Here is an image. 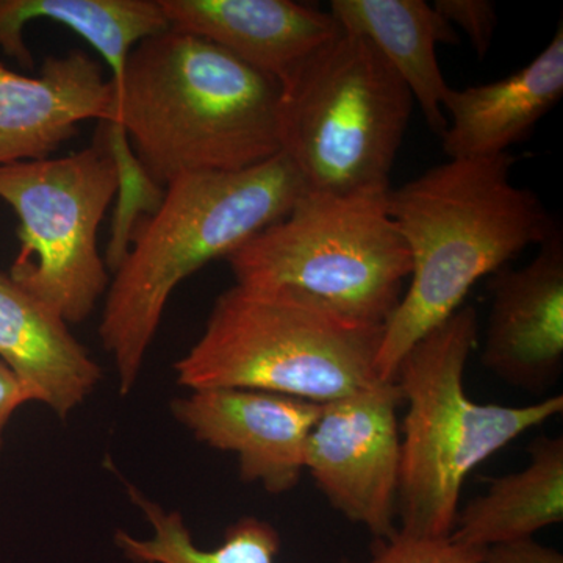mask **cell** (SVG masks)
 I'll return each mask as SVG.
<instances>
[{
	"instance_id": "2e32d148",
	"label": "cell",
	"mask_w": 563,
	"mask_h": 563,
	"mask_svg": "<svg viewBox=\"0 0 563 563\" xmlns=\"http://www.w3.org/2000/svg\"><path fill=\"white\" fill-rule=\"evenodd\" d=\"M331 16L342 31L368 40L398 73L429 128L446 131L443 103L448 87L439 60V44H457V31L424 0H332Z\"/></svg>"
},
{
	"instance_id": "e0dca14e",
	"label": "cell",
	"mask_w": 563,
	"mask_h": 563,
	"mask_svg": "<svg viewBox=\"0 0 563 563\" xmlns=\"http://www.w3.org/2000/svg\"><path fill=\"white\" fill-rule=\"evenodd\" d=\"M528 453L521 472L492 479L484 495L459 510L451 539L485 551L562 523L563 437H539Z\"/></svg>"
},
{
	"instance_id": "7c38bea8",
	"label": "cell",
	"mask_w": 563,
	"mask_h": 563,
	"mask_svg": "<svg viewBox=\"0 0 563 563\" xmlns=\"http://www.w3.org/2000/svg\"><path fill=\"white\" fill-rule=\"evenodd\" d=\"M101 63L84 51L49 55L38 76L0 63V166L44 161L81 122L117 121V91Z\"/></svg>"
},
{
	"instance_id": "6da1fadb",
	"label": "cell",
	"mask_w": 563,
	"mask_h": 563,
	"mask_svg": "<svg viewBox=\"0 0 563 563\" xmlns=\"http://www.w3.org/2000/svg\"><path fill=\"white\" fill-rule=\"evenodd\" d=\"M114 91L111 125L157 187L282 154L284 85L199 36L169 27L141 41Z\"/></svg>"
},
{
	"instance_id": "ffe728a7",
	"label": "cell",
	"mask_w": 563,
	"mask_h": 563,
	"mask_svg": "<svg viewBox=\"0 0 563 563\" xmlns=\"http://www.w3.org/2000/svg\"><path fill=\"white\" fill-rule=\"evenodd\" d=\"M484 551L463 547L450 537H417L396 531L376 540L372 563H483Z\"/></svg>"
},
{
	"instance_id": "d6986e66",
	"label": "cell",
	"mask_w": 563,
	"mask_h": 563,
	"mask_svg": "<svg viewBox=\"0 0 563 563\" xmlns=\"http://www.w3.org/2000/svg\"><path fill=\"white\" fill-rule=\"evenodd\" d=\"M132 501L146 515L154 537L140 540L118 531L114 542L136 563H274L280 551V536L268 521L242 517L229 526L224 540L214 550L196 547L184 517L163 509L157 503L129 487Z\"/></svg>"
},
{
	"instance_id": "8fae6325",
	"label": "cell",
	"mask_w": 563,
	"mask_h": 563,
	"mask_svg": "<svg viewBox=\"0 0 563 563\" xmlns=\"http://www.w3.org/2000/svg\"><path fill=\"white\" fill-rule=\"evenodd\" d=\"M492 306L481 362L510 387L550 390L563 369V235L555 229L523 268L490 280Z\"/></svg>"
},
{
	"instance_id": "52a82bcc",
	"label": "cell",
	"mask_w": 563,
	"mask_h": 563,
	"mask_svg": "<svg viewBox=\"0 0 563 563\" xmlns=\"http://www.w3.org/2000/svg\"><path fill=\"white\" fill-rule=\"evenodd\" d=\"M387 195L303 192L287 217L225 258L235 284L292 288L344 317L384 328L412 272Z\"/></svg>"
},
{
	"instance_id": "9a60e30c",
	"label": "cell",
	"mask_w": 563,
	"mask_h": 563,
	"mask_svg": "<svg viewBox=\"0 0 563 563\" xmlns=\"http://www.w3.org/2000/svg\"><path fill=\"white\" fill-rule=\"evenodd\" d=\"M563 95V27L525 68L490 84L454 90L444 98L450 113L442 135L450 161L506 154L523 141Z\"/></svg>"
},
{
	"instance_id": "7a4b0ae2",
	"label": "cell",
	"mask_w": 563,
	"mask_h": 563,
	"mask_svg": "<svg viewBox=\"0 0 563 563\" xmlns=\"http://www.w3.org/2000/svg\"><path fill=\"white\" fill-rule=\"evenodd\" d=\"M515 157L448 161L388 190L387 209L410 254L409 287L384 325L377 376L396 379L404 354L495 274L558 229L536 192L512 181Z\"/></svg>"
},
{
	"instance_id": "603a6c76",
	"label": "cell",
	"mask_w": 563,
	"mask_h": 563,
	"mask_svg": "<svg viewBox=\"0 0 563 563\" xmlns=\"http://www.w3.org/2000/svg\"><path fill=\"white\" fill-rule=\"evenodd\" d=\"M27 402H33L31 393L25 390L9 366L0 362V450L3 448V433L11 417Z\"/></svg>"
},
{
	"instance_id": "277c9868",
	"label": "cell",
	"mask_w": 563,
	"mask_h": 563,
	"mask_svg": "<svg viewBox=\"0 0 563 563\" xmlns=\"http://www.w3.org/2000/svg\"><path fill=\"white\" fill-rule=\"evenodd\" d=\"M383 325L287 287L233 285L201 339L174 365L188 390L244 388L328 404L377 383Z\"/></svg>"
},
{
	"instance_id": "7402d4cb",
	"label": "cell",
	"mask_w": 563,
	"mask_h": 563,
	"mask_svg": "<svg viewBox=\"0 0 563 563\" xmlns=\"http://www.w3.org/2000/svg\"><path fill=\"white\" fill-rule=\"evenodd\" d=\"M483 563H563V555L533 539H521L487 548Z\"/></svg>"
},
{
	"instance_id": "4fadbf2b",
	"label": "cell",
	"mask_w": 563,
	"mask_h": 563,
	"mask_svg": "<svg viewBox=\"0 0 563 563\" xmlns=\"http://www.w3.org/2000/svg\"><path fill=\"white\" fill-rule=\"evenodd\" d=\"M169 27L210 41L282 85L342 32L331 13L291 0H158Z\"/></svg>"
},
{
	"instance_id": "30bf717a",
	"label": "cell",
	"mask_w": 563,
	"mask_h": 563,
	"mask_svg": "<svg viewBox=\"0 0 563 563\" xmlns=\"http://www.w3.org/2000/svg\"><path fill=\"white\" fill-rule=\"evenodd\" d=\"M172 410L198 442L236 455L243 483L284 495L306 473L307 440L321 404L244 388H202L176 399Z\"/></svg>"
},
{
	"instance_id": "5bb4252c",
	"label": "cell",
	"mask_w": 563,
	"mask_h": 563,
	"mask_svg": "<svg viewBox=\"0 0 563 563\" xmlns=\"http://www.w3.org/2000/svg\"><path fill=\"white\" fill-rule=\"evenodd\" d=\"M0 362L60 420L87 401L102 368L57 310L0 273Z\"/></svg>"
},
{
	"instance_id": "9c48e42d",
	"label": "cell",
	"mask_w": 563,
	"mask_h": 563,
	"mask_svg": "<svg viewBox=\"0 0 563 563\" xmlns=\"http://www.w3.org/2000/svg\"><path fill=\"white\" fill-rule=\"evenodd\" d=\"M401 388L396 380L321 404L303 468L336 512L374 539L398 531Z\"/></svg>"
},
{
	"instance_id": "8992f818",
	"label": "cell",
	"mask_w": 563,
	"mask_h": 563,
	"mask_svg": "<svg viewBox=\"0 0 563 563\" xmlns=\"http://www.w3.org/2000/svg\"><path fill=\"white\" fill-rule=\"evenodd\" d=\"M413 102L384 55L342 31L284 85L282 152L306 191L390 190Z\"/></svg>"
},
{
	"instance_id": "3957f363",
	"label": "cell",
	"mask_w": 563,
	"mask_h": 563,
	"mask_svg": "<svg viewBox=\"0 0 563 563\" xmlns=\"http://www.w3.org/2000/svg\"><path fill=\"white\" fill-rule=\"evenodd\" d=\"M303 192L284 152L243 172L185 174L163 188L157 207L133 225L99 324L122 396L135 387L181 282L287 217Z\"/></svg>"
},
{
	"instance_id": "44dd1931",
	"label": "cell",
	"mask_w": 563,
	"mask_h": 563,
	"mask_svg": "<svg viewBox=\"0 0 563 563\" xmlns=\"http://www.w3.org/2000/svg\"><path fill=\"white\" fill-rule=\"evenodd\" d=\"M432 7L444 21L468 36L477 57L487 55L498 25L495 3L488 0H437Z\"/></svg>"
},
{
	"instance_id": "5b68a950",
	"label": "cell",
	"mask_w": 563,
	"mask_h": 563,
	"mask_svg": "<svg viewBox=\"0 0 563 563\" xmlns=\"http://www.w3.org/2000/svg\"><path fill=\"white\" fill-rule=\"evenodd\" d=\"M477 312L461 307L404 354L396 372L402 422L399 531L450 537L463 484L481 463L563 412V396L510 407L473 401L463 377L477 344Z\"/></svg>"
},
{
	"instance_id": "ac0fdd59",
	"label": "cell",
	"mask_w": 563,
	"mask_h": 563,
	"mask_svg": "<svg viewBox=\"0 0 563 563\" xmlns=\"http://www.w3.org/2000/svg\"><path fill=\"white\" fill-rule=\"evenodd\" d=\"M38 20L57 22L88 41L109 66L114 90L133 47L169 29L158 0H0V49L29 69L35 62L24 31Z\"/></svg>"
},
{
	"instance_id": "ba28073f",
	"label": "cell",
	"mask_w": 563,
	"mask_h": 563,
	"mask_svg": "<svg viewBox=\"0 0 563 563\" xmlns=\"http://www.w3.org/2000/svg\"><path fill=\"white\" fill-rule=\"evenodd\" d=\"M120 190L106 122L85 150L0 166V199L20 220V254L9 276L68 324L87 320L109 290L98 232Z\"/></svg>"
}]
</instances>
